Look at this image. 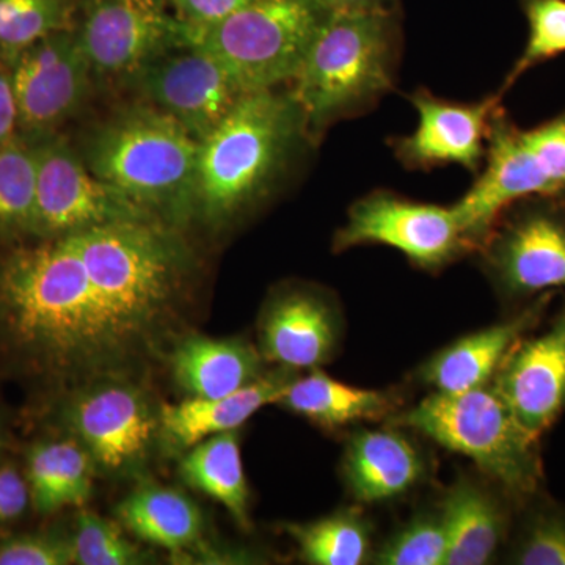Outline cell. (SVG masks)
Segmentation results:
<instances>
[{"instance_id":"obj_1","label":"cell","mask_w":565,"mask_h":565,"mask_svg":"<svg viewBox=\"0 0 565 565\" xmlns=\"http://www.w3.org/2000/svg\"><path fill=\"white\" fill-rule=\"evenodd\" d=\"M196 256L161 221L0 247V362L58 393L143 381L188 333Z\"/></svg>"},{"instance_id":"obj_2","label":"cell","mask_w":565,"mask_h":565,"mask_svg":"<svg viewBox=\"0 0 565 565\" xmlns=\"http://www.w3.org/2000/svg\"><path fill=\"white\" fill-rule=\"evenodd\" d=\"M313 143L291 92L245 93L200 141L193 222L215 233L237 225L273 199Z\"/></svg>"},{"instance_id":"obj_3","label":"cell","mask_w":565,"mask_h":565,"mask_svg":"<svg viewBox=\"0 0 565 565\" xmlns=\"http://www.w3.org/2000/svg\"><path fill=\"white\" fill-rule=\"evenodd\" d=\"M90 172L174 228L195 218L200 141L184 126L139 99L93 125L76 145Z\"/></svg>"},{"instance_id":"obj_4","label":"cell","mask_w":565,"mask_h":565,"mask_svg":"<svg viewBox=\"0 0 565 565\" xmlns=\"http://www.w3.org/2000/svg\"><path fill=\"white\" fill-rule=\"evenodd\" d=\"M401 54L396 10L327 14L289 90L313 140L392 92Z\"/></svg>"},{"instance_id":"obj_5","label":"cell","mask_w":565,"mask_h":565,"mask_svg":"<svg viewBox=\"0 0 565 565\" xmlns=\"http://www.w3.org/2000/svg\"><path fill=\"white\" fill-rule=\"evenodd\" d=\"M392 426L430 438L473 460L516 498L533 497L544 478L539 438L526 433L492 385L460 393L435 392Z\"/></svg>"},{"instance_id":"obj_6","label":"cell","mask_w":565,"mask_h":565,"mask_svg":"<svg viewBox=\"0 0 565 565\" xmlns=\"http://www.w3.org/2000/svg\"><path fill=\"white\" fill-rule=\"evenodd\" d=\"M327 11L316 0H255L217 22H182V44L217 58L245 93L292 82Z\"/></svg>"},{"instance_id":"obj_7","label":"cell","mask_w":565,"mask_h":565,"mask_svg":"<svg viewBox=\"0 0 565 565\" xmlns=\"http://www.w3.org/2000/svg\"><path fill=\"white\" fill-rule=\"evenodd\" d=\"M52 419L106 478H137L159 448V405L137 379H95L58 393Z\"/></svg>"},{"instance_id":"obj_8","label":"cell","mask_w":565,"mask_h":565,"mask_svg":"<svg viewBox=\"0 0 565 565\" xmlns=\"http://www.w3.org/2000/svg\"><path fill=\"white\" fill-rule=\"evenodd\" d=\"M31 139L39 159L31 239L68 236L114 223L159 221L131 196L90 172L76 145L62 132Z\"/></svg>"},{"instance_id":"obj_9","label":"cell","mask_w":565,"mask_h":565,"mask_svg":"<svg viewBox=\"0 0 565 565\" xmlns=\"http://www.w3.org/2000/svg\"><path fill=\"white\" fill-rule=\"evenodd\" d=\"M478 252L498 291L509 299L565 289V196L512 204Z\"/></svg>"},{"instance_id":"obj_10","label":"cell","mask_w":565,"mask_h":565,"mask_svg":"<svg viewBox=\"0 0 565 565\" xmlns=\"http://www.w3.org/2000/svg\"><path fill=\"white\" fill-rule=\"evenodd\" d=\"M367 244L396 248L424 270L444 269L460 256L478 252L455 207L414 202L390 191L356 200L333 237L337 253Z\"/></svg>"},{"instance_id":"obj_11","label":"cell","mask_w":565,"mask_h":565,"mask_svg":"<svg viewBox=\"0 0 565 565\" xmlns=\"http://www.w3.org/2000/svg\"><path fill=\"white\" fill-rule=\"evenodd\" d=\"M73 29L96 82L126 84L182 44V22L167 0H79Z\"/></svg>"},{"instance_id":"obj_12","label":"cell","mask_w":565,"mask_h":565,"mask_svg":"<svg viewBox=\"0 0 565 565\" xmlns=\"http://www.w3.org/2000/svg\"><path fill=\"white\" fill-rule=\"evenodd\" d=\"M18 110V131L41 137L61 132L90 99L96 84L74 29L52 33L9 63Z\"/></svg>"},{"instance_id":"obj_13","label":"cell","mask_w":565,"mask_h":565,"mask_svg":"<svg viewBox=\"0 0 565 565\" xmlns=\"http://www.w3.org/2000/svg\"><path fill=\"white\" fill-rule=\"evenodd\" d=\"M125 85L199 141L206 139L245 95L217 58L191 44L163 52Z\"/></svg>"},{"instance_id":"obj_14","label":"cell","mask_w":565,"mask_h":565,"mask_svg":"<svg viewBox=\"0 0 565 565\" xmlns=\"http://www.w3.org/2000/svg\"><path fill=\"white\" fill-rule=\"evenodd\" d=\"M531 196L556 195L541 162L527 147L523 129L500 106L490 121L478 180L452 207L479 250L501 214Z\"/></svg>"},{"instance_id":"obj_15","label":"cell","mask_w":565,"mask_h":565,"mask_svg":"<svg viewBox=\"0 0 565 565\" xmlns=\"http://www.w3.org/2000/svg\"><path fill=\"white\" fill-rule=\"evenodd\" d=\"M503 96L498 92L481 102L456 103L429 90L412 93L408 102L418 114V125L408 136L392 140L394 156L412 170L456 163L478 173L486 159L490 121Z\"/></svg>"},{"instance_id":"obj_16","label":"cell","mask_w":565,"mask_h":565,"mask_svg":"<svg viewBox=\"0 0 565 565\" xmlns=\"http://www.w3.org/2000/svg\"><path fill=\"white\" fill-rule=\"evenodd\" d=\"M259 352L285 370H316L329 363L340 340V316L330 297L302 282L270 294L258 323Z\"/></svg>"},{"instance_id":"obj_17","label":"cell","mask_w":565,"mask_h":565,"mask_svg":"<svg viewBox=\"0 0 565 565\" xmlns=\"http://www.w3.org/2000/svg\"><path fill=\"white\" fill-rule=\"evenodd\" d=\"M492 386L534 438L557 422L565 412V307L544 333L512 348Z\"/></svg>"},{"instance_id":"obj_18","label":"cell","mask_w":565,"mask_h":565,"mask_svg":"<svg viewBox=\"0 0 565 565\" xmlns=\"http://www.w3.org/2000/svg\"><path fill=\"white\" fill-rule=\"evenodd\" d=\"M296 377V371L277 367L226 396L185 397L180 403L159 404V449L167 456L180 457L212 435L239 430L256 412L278 404Z\"/></svg>"},{"instance_id":"obj_19","label":"cell","mask_w":565,"mask_h":565,"mask_svg":"<svg viewBox=\"0 0 565 565\" xmlns=\"http://www.w3.org/2000/svg\"><path fill=\"white\" fill-rule=\"evenodd\" d=\"M552 292L535 297L509 321L463 337L434 355L422 367V381L435 392L460 393L489 385L508 353L541 321Z\"/></svg>"},{"instance_id":"obj_20","label":"cell","mask_w":565,"mask_h":565,"mask_svg":"<svg viewBox=\"0 0 565 565\" xmlns=\"http://www.w3.org/2000/svg\"><path fill=\"white\" fill-rule=\"evenodd\" d=\"M262 352L243 338L182 334L167 356L174 384L185 397H222L262 379Z\"/></svg>"},{"instance_id":"obj_21","label":"cell","mask_w":565,"mask_h":565,"mask_svg":"<svg viewBox=\"0 0 565 565\" xmlns=\"http://www.w3.org/2000/svg\"><path fill=\"white\" fill-rule=\"evenodd\" d=\"M424 475L418 449L394 430H362L345 448V484L360 503H381L411 492Z\"/></svg>"},{"instance_id":"obj_22","label":"cell","mask_w":565,"mask_h":565,"mask_svg":"<svg viewBox=\"0 0 565 565\" xmlns=\"http://www.w3.org/2000/svg\"><path fill=\"white\" fill-rule=\"evenodd\" d=\"M115 515L134 537L173 556L188 557L206 550L202 509L174 487L140 482L117 504Z\"/></svg>"},{"instance_id":"obj_23","label":"cell","mask_w":565,"mask_h":565,"mask_svg":"<svg viewBox=\"0 0 565 565\" xmlns=\"http://www.w3.org/2000/svg\"><path fill=\"white\" fill-rule=\"evenodd\" d=\"M24 476L33 511L47 516L66 508H84L90 501L98 468L76 438L58 433L29 446Z\"/></svg>"},{"instance_id":"obj_24","label":"cell","mask_w":565,"mask_h":565,"mask_svg":"<svg viewBox=\"0 0 565 565\" xmlns=\"http://www.w3.org/2000/svg\"><path fill=\"white\" fill-rule=\"evenodd\" d=\"M448 553L446 565L490 563L508 526L503 505L489 490L462 478L451 486L441 505Z\"/></svg>"},{"instance_id":"obj_25","label":"cell","mask_w":565,"mask_h":565,"mask_svg":"<svg viewBox=\"0 0 565 565\" xmlns=\"http://www.w3.org/2000/svg\"><path fill=\"white\" fill-rule=\"evenodd\" d=\"M277 405L323 429L381 422L390 418L397 408L393 394L345 385L323 374L319 367L310 370L303 377L294 379Z\"/></svg>"},{"instance_id":"obj_26","label":"cell","mask_w":565,"mask_h":565,"mask_svg":"<svg viewBox=\"0 0 565 565\" xmlns=\"http://www.w3.org/2000/svg\"><path fill=\"white\" fill-rule=\"evenodd\" d=\"M185 486L221 503L243 530H252L250 489L244 473L239 430L212 435L178 457Z\"/></svg>"},{"instance_id":"obj_27","label":"cell","mask_w":565,"mask_h":565,"mask_svg":"<svg viewBox=\"0 0 565 565\" xmlns=\"http://www.w3.org/2000/svg\"><path fill=\"white\" fill-rule=\"evenodd\" d=\"M39 159L35 141L17 134L0 143V245L31 239Z\"/></svg>"},{"instance_id":"obj_28","label":"cell","mask_w":565,"mask_h":565,"mask_svg":"<svg viewBox=\"0 0 565 565\" xmlns=\"http://www.w3.org/2000/svg\"><path fill=\"white\" fill-rule=\"evenodd\" d=\"M286 533L299 546L300 557L313 565H359L371 552V527L355 509L334 512L310 523H288Z\"/></svg>"},{"instance_id":"obj_29","label":"cell","mask_w":565,"mask_h":565,"mask_svg":"<svg viewBox=\"0 0 565 565\" xmlns=\"http://www.w3.org/2000/svg\"><path fill=\"white\" fill-rule=\"evenodd\" d=\"M79 0H0V63L76 22Z\"/></svg>"},{"instance_id":"obj_30","label":"cell","mask_w":565,"mask_h":565,"mask_svg":"<svg viewBox=\"0 0 565 565\" xmlns=\"http://www.w3.org/2000/svg\"><path fill=\"white\" fill-rule=\"evenodd\" d=\"M71 535L77 565H140L154 557L125 534L120 522L85 509L77 514Z\"/></svg>"},{"instance_id":"obj_31","label":"cell","mask_w":565,"mask_h":565,"mask_svg":"<svg viewBox=\"0 0 565 565\" xmlns=\"http://www.w3.org/2000/svg\"><path fill=\"white\" fill-rule=\"evenodd\" d=\"M520 7L527 21V40L498 90L503 95L527 71L565 54V0H520Z\"/></svg>"},{"instance_id":"obj_32","label":"cell","mask_w":565,"mask_h":565,"mask_svg":"<svg viewBox=\"0 0 565 565\" xmlns=\"http://www.w3.org/2000/svg\"><path fill=\"white\" fill-rule=\"evenodd\" d=\"M448 553V535L441 514L416 516L393 535L375 555L382 565H441Z\"/></svg>"},{"instance_id":"obj_33","label":"cell","mask_w":565,"mask_h":565,"mask_svg":"<svg viewBox=\"0 0 565 565\" xmlns=\"http://www.w3.org/2000/svg\"><path fill=\"white\" fill-rule=\"evenodd\" d=\"M511 563L565 565V509L542 508L527 519Z\"/></svg>"},{"instance_id":"obj_34","label":"cell","mask_w":565,"mask_h":565,"mask_svg":"<svg viewBox=\"0 0 565 565\" xmlns=\"http://www.w3.org/2000/svg\"><path fill=\"white\" fill-rule=\"evenodd\" d=\"M70 564H74L73 535L57 527L10 535L0 541V565Z\"/></svg>"},{"instance_id":"obj_35","label":"cell","mask_w":565,"mask_h":565,"mask_svg":"<svg viewBox=\"0 0 565 565\" xmlns=\"http://www.w3.org/2000/svg\"><path fill=\"white\" fill-rule=\"evenodd\" d=\"M530 150L552 184L556 196H565V110L535 128L523 129Z\"/></svg>"},{"instance_id":"obj_36","label":"cell","mask_w":565,"mask_h":565,"mask_svg":"<svg viewBox=\"0 0 565 565\" xmlns=\"http://www.w3.org/2000/svg\"><path fill=\"white\" fill-rule=\"evenodd\" d=\"M31 505L25 476L13 463L0 465V530L22 519Z\"/></svg>"},{"instance_id":"obj_37","label":"cell","mask_w":565,"mask_h":565,"mask_svg":"<svg viewBox=\"0 0 565 565\" xmlns=\"http://www.w3.org/2000/svg\"><path fill=\"white\" fill-rule=\"evenodd\" d=\"M253 2L255 0H167L178 20L189 25L212 24Z\"/></svg>"},{"instance_id":"obj_38","label":"cell","mask_w":565,"mask_h":565,"mask_svg":"<svg viewBox=\"0 0 565 565\" xmlns=\"http://www.w3.org/2000/svg\"><path fill=\"white\" fill-rule=\"evenodd\" d=\"M18 131V110L9 70L0 63V143L13 139Z\"/></svg>"},{"instance_id":"obj_39","label":"cell","mask_w":565,"mask_h":565,"mask_svg":"<svg viewBox=\"0 0 565 565\" xmlns=\"http://www.w3.org/2000/svg\"><path fill=\"white\" fill-rule=\"evenodd\" d=\"M327 13H373L396 10V0H316Z\"/></svg>"},{"instance_id":"obj_40","label":"cell","mask_w":565,"mask_h":565,"mask_svg":"<svg viewBox=\"0 0 565 565\" xmlns=\"http://www.w3.org/2000/svg\"><path fill=\"white\" fill-rule=\"evenodd\" d=\"M6 435H3L2 423H0V457H2L3 451H6Z\"/></svg>"}]
</instances>
